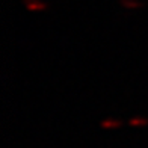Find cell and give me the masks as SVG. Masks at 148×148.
<instances>
[{"mask_svg": "<svg viewBox=\"0 0 148 148\" xmlns=\"http://www.w3.org/2000/svg\"><path fill=\"white\" fill-rule=\"evenodd\" d=\"M26 6H27L30 11H42V9H45V5L39 3V0H26Z\"/></svg>", "mask_w": 148, "mask_h": 148, "instance_id": "obj_1", "label": "cell"}, {"mask_svg": "<svg viewBox=\"0 0 148 148\" xmlns=\"http://www.w3.org/2000/svg\"><path fill=\"white\" fill-rule=\"evenodd\" d=\"M119 125H121V121L118 119H104L101 123V127H104V129H116Z\"/></svg>", "mask_w": 148, "mask_h": 148, "instance_id": "obj_2", "label": "cell"}, {"mask_svg": "<svg viewBox=\"0 0 148 148\" xmlns=\"http://www.w3.org/2000/svg\"><path fill=\"white\" fill-rule=\"evenodd\" d=\"M147 124H148L147 118H132L130 119V125H134V127H140V125H147Z\"/></svg>", "mask_w": 148, "mask_h": 148, "instance_id": "obj_3", "label": "cell"}]
</instances>
